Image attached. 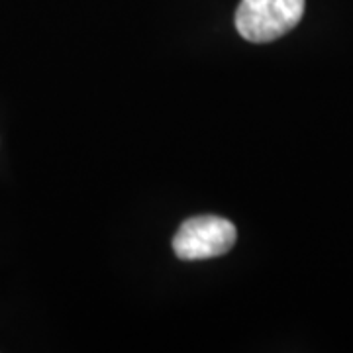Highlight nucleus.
<instances>
[{"label":"nucleus","mask_w":353,"mask_h":353,"mask_svg":"<svg viewBox=\"0 0 353 353\" xmlns=\"http://www.w3.org/2000/svg\"><path fill=\"white\" fill-rule=\"evenodd\" d=\"M304 0H241L236 28L252 43H269L303 20Z\"/></svg>","instance_id":"obj_1"},{"label":"nucleus","mask_w":353,"mask_h":353,"mask_svg":"<svg viewBox=\"0 0 353 353\" xmlns=\"http://www.w3.org/2000/svg\"><path fill=\"white\" fill-rule=\"evenodd\" d=\"M238 238L236 226L220 216L189 218L173 238V252L183 261L212 259L228 253Z\"/></svg>","instance_id":"obj_2"}]
</instances>
